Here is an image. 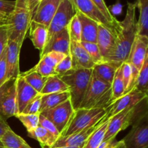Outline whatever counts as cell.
<instances>
[{
    "mask_svg": "<svg viewBox=\"0 0 148 148\" xmlns=\"http://www.w3.org/2000/svg\"><path fill=\"white\" fill-rule=\"evenodd\" d=\"M2 148H32L27 142L10 129L0 138Z\"/></svg>",
    "mask_w": 148,
    "mask_h": 148,
    "instance_id": "cell-29",
    "label": "cell"
},
{
    "mask_svg": "<svg viewBox=\"0 0 148 148\" xmlns=\"http://www.w3.org/2000/svg\"><path fill=\"white\" fill-rule=\"evenodd\" d=\"M54 148H81L79 147H68V146H64V147H58Z\"/></svg>",
    "mask_w": 148,
    "mask_h": 148,
    "instance_id": "cell-51",
    "label": "cell"
},
{
    "mask_svg": "<svg viewBox=\"0 0 148 148\" xmlns=\"http://www.w3.org/2000/svg\"><path fill=\"white\" fill-rule=\"evenodd\" d=\"M32 69L36 71V72H38L40 75L45 77H49L52 76V75H57L56 72H55L54 68L51 67L50 66L44 63L41 59H40L38 63Z\"/></svg>",
    "mask_w": 148,
    "mask_h": 148,
    "instance_id": "cell-41",
    "label": "cell"
},
{
    "mask_svg": "<svg viewBox=\"0 0 148 148\" xmlns=\"http://www.w3.org/2000/svg\"><path fill=\"white\" fill-rule=\"evenodd\" d=\"M117 69L118 68L107 62H102L95 64L92 68V73L100 80L111 85Z\"/></svg>",
    "mask_w": 148,
    "mask_h": 148,
    "instance_id": "cell-24",
    "label": "cell"
},
{
    "mask_svg": "<svg viewBox=\"0 0 148 148\" xmlns=\"http://www.w3.org/2000/svg\"><path fill=\"white\" fill-rule=\"evenodd\" d=\"M111 103V85L92 74L89 85L79 108H107Z\"/></svg>",
    "mask_w": 148,
    "mask_h": 148,
    "instance_id": "cell-5",
    "label": "cell"
},
{
    "mask_svg": "<svg viewBox=\"0 0 148 148\" xmlns=\"http://www.w3.org/2000/svg\"><path fill=\"white\" fill-rule=\"evenodd\" d=\"M70 43L71 39L67 26L48 40L44 49L40 53V57L50 51L60 52L67 56L70 53Z\"/></svg>",
    "mask_w": 148,
    "mask_h": 148,
    "instance_id": "cell-13",
    "label": "cell"
},
{
    "mask_svg": "<svg viewBox=\"0 0 148 148\" xmlns=\"http://www.w3.org/2000/svg\"><path fill=\"white\" fill-rule=\"evenodd\" d=\"M121 140L124 148L148 147V114L136 121Z\"/></svg>",
    "mask_w": 148,
    "mask_h": 148,
    "instance_id": "cell-10",
    "label": "cell"
},
{
    "mask_svg": "<svg viewBox=\"0 0 148 148\" xmlns=\"http://www.w3.org/2000/svg\"><path fill=\"white\" fill-rule=\"evenodd\" d=\"M38 94L39 92L30 86L20 75L17 78L16 83V98L18 114H22L27 104L33 101Z\"/></svg>",
    "mask_w": 148,
    "mask_h": 148,
    "instance_id": "cell-19",
    "label": "cell"
},
{
    "mask_svg": "<svg viewBox=\"0 0 148 148\" xmlns=\"http://www.w3.org/2000/svg\"><path fill=\"white\" fill-rule=\"evenodd\" d=\"M72 69H92L95 63L91 59L81 42L71 40L70 53Z\"/></svg>",
    "mask_w": 148,
    "mask_h": 148,
    "instance_id": "cell-18",
    "label": "cell"
},
{
    "mask_svg": "<svg viewBox=\"0 0 148 148\" xmlns=\"http://www.w3.org/2000/svg\"><path fill=\"white\" fill-rule=\"evenodd\" d=\"M7 50V49H6ZM6 50L0 58V87L7 81V66H6Z\"/></svg>",
    "mask_w": 148,
    "mask_h": 148,
    "instance_id": "cell-45",
    "label": "cell"
},
{
    "mask_svg": "<svg viewBox=\"0 0 148 148\" xmlns=\"http://www.w3.org/2000/svg\"><path fill=\"white\" fill-rule=\"evenodd\" d=\"M20 76L23 77L25 81L39 93L43 89L47 79V77H43L33 69H30L24 73H20Z\"/></svg>",
    "mask_w": 148,
    "mask_h": 148,
    "instance_id": "cell-30",
    "label": "cell"
},
{
    "mask_svg": "<svg viewBox=\"0 0 148 148\" xmlns=\"http://www.w3.org/2000/svg\"><path fill=\"white\" fill-rule=\"evenodd\" d=\"M55 72L58 76L61 77L72 69V59L70 55H67L65 56L54 68Z\"/></svg>",
    "mask_w": 148,
    "mask_h": 148,
    "instance_id": "cell-40",
    "label": "cell"
},
{
    "mask_svg": "<svg viewBox=\"0 0 148 148\" xmlns=\"http://www.w3.org/2000/svg\"><path fill=\"white\" fill-rule=\"evenodd\" d=\"M39 127H43V129H45L46 130H47L49 132H50L51 134H53L54 136H56V137L59 138L61 136L60 133L59 132V131L57 130V129L56 128L53 124L52 122H51L49 120H48L46 117H44L43 116H42L40 114V116H39Z\"/></svg>",
    "mask_w": 148,
    "mask_h": 148,
    "instance_id": "cell-43",
    "label": "cell"
},
{
    "mask_svg": "<svg viewBox=\"0 0 148 148\" xmlns=\"http://www.w3.org/2000/svg\"><path fill=\"white\" fill-rule=\"evenodd\" d=\"M27 134L30 137L37 140L40 143L41 148H52L56 140L59 139L39 126L32 132H27Z\"/></svg>",
    "mask_w": 148,
    "mask_h": 148,
    "instance_id": "cell-26",
    "label": "cell"
},
{
    "mask_svg": "<svg viewBox=\"0 0 148 148\" xmlns=\"http://www.w3.org/2000/svg\"><path fill=\"white\" fill-rule=\"evenodd\" d=\"M8 41V27L5 23L0 25V58L7 49Z\"/></svg>",
    "mask_w": 148,
    "mask_h": 148,
    "instance_id": "cell-42",
    "label": "cell"
},
{
    "mask_svg": "<svg viewBox=\"0 0 148 148\" xmlns=\"http://www.w3.org/2000/svg\"><path fill=\"white\" fill-rule=\"evenodd\" d=\"M7 16L6 15V14L0 12V19H7Z\"/></svg>",
    "mask_w": 148,
    "mask_h": 148,
    "instance_id": "cell-50",
    "label": "cell"
},
{
    "mask_svg": "<svg viewBox=\"0 0 148 148\" xmlns=\"http://www.w3.org/2000/svg\"><path fill=\"white\" fill-rule=\"evenodd\" d=\"M147 48L148 36L137 35L126 62L134 65L140 70L144 64L145 59L148 56Z\"/></svg>",
    "mask_w": 148,
    "mask_h": 148,
    "instance_id": "cell-17",
    "label": "cell"
},
{
    "mask_svg": "<svg viewBox=\"0 0 148 148\" xmlns=\"http://www.w3.org/2000/svg\"><path fill=\"white\" fill-rule=\"evenodd\" d=\"M77 10L97 23L105 26L116 38L121 29H118L108 21L91 0H72Z\"/></svg>",
    "mask_w": 148,
    "mask_h": 148,
    "instance_id": "cell-11",
    "label": "cell"
},
{
    "mask_svg": "<svg viewBox=\"0 0 148 148\" xmlns=\"http://www.w3.org/2000/svg\"><path fill=\"white\" fill-rule=\"evenodd\" d=\"M108 10H109L111 15L114 16V17L115 15H119L122 12V5L120 2H117L116 4L108 7Z\"/></svg>",
    "mask_w": 148,
    "mask_h": 148,
    "instance_id": "cell-47",
    "label": "cell"
},
{
    "mask_svg": "<svg viewBox=\"0 0 148 148\" xmlns=\"http://www.w3.org/2000/svg\"><path fill=\"white\" fill-rule=\"evenodd\" d=\"M147 98H145L133 108L124 110L111 117L103 141L116 138L120 132L132 126L136 121L147 114Z\"/></svg>",
    "mask_w": 148,
    "mask_h": 148,
    "instance_id": "cell-3",
    "label": "cell"
},
{
    "mask_svg": "<svg viewBox=\"0 0 148 148\" xmlns=\"http://www.w3.org/2000/svg\"><path fill=\"white\" fill-rule=\"evenodd\" d=\"M91 1L95 4V5L98 7V10L101 12V13L110 23H111L118 29H121V22L117 20L115 17L111 15L108 10V7L106 6L104 0H91Z\"/></svg>",
    "mask_w": 148,
    "mask_h": 148,
    "instance_id": "cell-34",
    "label": "cell"
},
{
    "mask_svg": "<svg viewBox=\"0 0 148 148\" xmlns=\"http://www.w3.org/2000/svg\"><path fill=\"white\" fill-rule=\"evenodd\" d=\"M77 16L81 25V42L95 43L97 41L98 23L88 18L77 10Z\"/></svg>",
    "mask_w": 148,
    "mask_h": 148,
    "instance_id": "cell-21",
    "label": "cell"
},
{
    "mask_svg": "<svg viewBox=\"0 0 148 148\" xmlns=\"http://www.w3.org/2000/svg\"><path fill=\"white\" fill-rule=\"evenodd\" d=\"M108 113L107 108H78L75 110L74 115L66 130L61 136H67L74 133L92 127L101 121ZM60 136V137H61Z\"/></svg>",
    "mask_w": 148,
    "mask_h": 148,
    "instance_id": "cell-6",
    "label": "cell"
},
{
    "mask_svg": "<svg viewBox=\"0 0 148 148\" xmlns=\"http://www.w3.org/2000/svg\"><path fill=\"white\" fill-rule=\"evenodd\" d=\"M140 16L137 22V35L148 36V0H136Z\"/></svg>",
    "mask_w": 148,
    "mask_h": 148,
    "instance_id": "cell-25",
    "label": "cell"
},
{
    "mask_svg": "<svg viewBox=\"0 0 148 148\" xmlns=\"http://www.w3.org/2000/svg\"><path fill=\"white\" fill-rule=\"evenodd\" d=\"M69 98H70L69 92H61L42 95L40 113L46 110L54 108Z\"/></svg>",
    "mask_w": 148,
    "mask_h": 148,
    "instance_id": "cell-27",
    "label": "cell"
},
{
    "mask_svg": "<svg viewBox=\"0 0 148 148\" xmlns=\"http://www.w3.org/2000/svg\"><path fill=\"white\" fill-rule=\"evenodd\" d=\"M16 1H10V0H0V12L10 15L14 10L15 7Z\"/></svg>",
    "mask_w": 148,
    "mask_h": 148,
    "instance_id": "cell-44",
    "label": "cell"
},
{
    "mask_svg": "<svg viewBox=\"0 0 148 148\" xmlns=\"http://www.w3.org/2000/svg\"><path fill=\"white\" fill-rule=\"evenodd\" d=\"M121 71V76H122L123 82H124V94L130 91V85L132 81V66L130 63L127 62H124L120 66Z\"/></svg>",
    "mask_w": 148,
    "mask_h": 148,
    "instance_id": "cell-38",
    "label": "cell"
},
{
    "mask_svg": "<svg viewBox=\"0 0 148 148\" xmlns=\"http://www.w3.org/2000/svg\"><path fill=\"white\" fill-rule=\"evenodd\" d=\"M0 148H2V147H1V143H0Z\"/></svg>",
    "mask_w": 148,
    "mask_h": 148,
    "instance_id": "cell-53",
    "label": "cell"
},
{
    "mask_svg": "<svg viewBox=\"0 0 148 148\" xmlns=\"http://www.w3.org/2000/svg\"><path fill=\"white\" fill-rule=\"evenodd\" d=\"M41 94L39 93L34 99L30 101L23 110V114H40L41 106Z\"/></svg>",
    "mask_w": 148,
    "mask_h": 148,
    "instance_id": "cell-39",
    "label": "cell"
},
{
    "mask_svg": "<svg viewBox=\"0 0 148 148\" xmlns=\"http://www.w3.org/2000/svg\"><path fill=\"white\" fill-rule=\"evenodd\" d=\"M77 14V9L72 0H62L48 27V40L69 25Z\"/></svg>",
    "mask_w": 148,
    "mask_h": 148,
    "instance_id": "cell-8",
    "label": "cell"
},
{
    "mask_svg": "<svg viewBox=\"0 0 148 148\" xmlns=\"http://www.w3.org/2000/svg\"><path fill=\"white\" fill-rule=\"evenodd\" d=\"M29 36L36 49L43 51L48 40V27L43 25L31 22L30 23Z\"/></svg>",
    "mask_w": 148,
    "mask_h": 148,
    "instance_id": "cell-22",
    "label": "cell"
},
{
    "mask_svg": "<svg viewBox=\"0 0 148 148\" xmlns=\"http://www.w3.org/2000/svg\"><path fill=\"white\" fill-rule=\"evenodd\" d=\"M135 3L128 2L126 16L121 22V30L116 36L115 49L107 63L119 68L128 59L132 46L137 36Z\"/></svg>",
    "mask_w": 148,
    "mask_h": 148,
    "instance_id": "cell-1",
    "label": "cell"
},
{
    "mask_svg": "<svg viewBox=\"0 0 148 148\" xmlns=\"http://www.w3.org/2000/svg\"><path fill=\"white\" fill-rule=\"evenodd\" d=\"M110 119L111 118L107 116L106 114V116L100 121L97 128L87 140L82 148H98L99 147L100 144L103 141Z\"/></svg>",
    "mask_w": 148,
    "mask_h": 148,
    "instance_id": "cell-23",
    "label": "cell"
},
{
    "mask_svg": "<svg viewBox=\"0 0 148 148\" xmlns=\"http://www.w3.org/2000/svg\"><path fill=\"white\" fill-rule=\"evenodd\" d=\"M21 48L18 43L9 40L6 50L7 80L17 79L20 75V53Z\"/></svg>",
    "mask_w": 148,
    "mask_h": 148,
    "instance_id": "cell-16",
    "label": "cell"
},
{
    "mask_svg": "<svg viewBox=\"0 0 148 148\" xmlns=\"http://www.w3.org/2000/svg\"><path fill=\"white\" fill-rule=\"evenodd\" d=\"M92 74V69H71L60 77L69 87L70 101L75 110H77L82 103Z\"/></svg>",
    "mask_w": 148,
    "mask_h": 148,
    "instance_id": "cell-4",
    "label": "cell"
},
{
    "mask_svg": "<svg viewBox=\"0 0 148 148\" xmlns=\"http://www.w3.org/2000/svg\"><path fill=\"white\" fill-rule=\"evenodd\" d=\"M12 12L7 16L6 24L8 27L9 40L18 43L22 47L29 31L32 15L29 11L27 0H15Z\"/></svg>",
    "mask_w": 148,
    "mask_h": 148,
    "instance_id": "cell-2",
    "label": "cell"
},
{
    "mask_svg": "<svg viewBox=\"0 0 148 148\" xmlns=\"http://www.w3.org/2000/svg\"><path fill=\"white\" fill-rule=\"evenodd\" d=\"M70 39L72 41L81 42V25L77 14L72 19L68 25Z\"/></svg>",
    "mask_w": 148,
    "mask_h": 148,
    "instance_id": "cell-35",
    "label": "cell"
},
{
    "mask_svg": "<svg viewBox=\"0 0 148 148\" xmlns=\"http://www.w3.org/2000/svg\"><path fill=\"white\" fill-rule=\"evenodd\" d=\"M116 43V36L105 26L98 25L96 43L103 62H107L111 57L115 49Z\"/></svg>",
    "mask_w": 148,
    "mask_h": 148,
    "instance_id": "cell-15",
    "label": "cell"
},
{
    "mask_svg": "<svg viewBox=\"0 0 148 148\" xmlns=\"http://www.w3.org/2000/svg\"><path fill=\"white\" fill-rule=\"evenodd\" d=\"M146 97H147V94L143 93L134 88L130 92L124 94L122 96L109 104L107 116L111 118L124 110L133 108Z\"/></svg>",
    "mask_w": 148,
    "mask_h": 148,
    "instance_id": "cell-12",
    "label": "cell"
},
{
    "mask_svg": "<svg viewBox=\"0 0 148 148\" xmlns=\"http://www.w3.org/2000/svg\"><path fill=\"white\" fill-rule=\"evenodd\" d=\"M124 82L121 76V67H119L114 75L112 84H111V102L119 98L124 94Z\"/></svg>",
    "mask_w": 148,
    "mask_h": 148,
    "instance_id": "cell-31",
    "label": "cell"
},
{
    "mask_svg": "<svg viewBox=\"0 0 148 148\" xmlns=\"http://www.w3.org/2000/svg\"><path fill=\"white\" fill-rule=\"evenodd\" d=\"M61 92H69V87L60 77L58 75H52L47 77L40 94L47 95Z\"/></svg>",
    "mask_w": 148,
    "mask_h": 148,
    "instance_id": "cell-28",
    "label": "cell"
},
{
    "mask_svg": "<svg viewBox=\"0 0 148 148\" xmlns=\"http://www.w3.org/2000/svg\"><path fill=\"white\" fill-rule=\"evenodd\" d=\"M98 148H124L122 140L117 141L116 138L103 141Z\"/></svg>",
    "mask_w": 148,
    "mask_h": 148,
    "instance_id": "cell-46",
    "label": "cell"
},
{
    "mask_svg": "<svg viewBox=\"0 0 148 148\" xmlns=\"http://www.w3.org/2000/svg\"><path fill=\"white\" fill-rule=\"evenodd\" d=\"M17 79L7 80L0 87V119L7 121L18 114L16 98Z\"/></svg>",
    "mask_w": 148,
    "mask_h": 148,
    "instance_id": "cell-7",
    "label": "cell"
},
{
    "mask_svg": "<svg viewBox=\"0 0 148 148\" xmlns=\"http://www.w3.org/2000/svg\"><path fill=\"white\" fill-rule=\"evenodd\" d=\"M6 20H7V19H0V25L5 23H6Z\"/></svg>",
    "mask_w": 148,
    "mask_h": 148,
    "instance_id": "cell-52",
    "label": "cell"
},
{
    "mask_svg": "<svg viewBox=\"0 0 148 148\" xmlns=\"http://www.w3.org/2000/svg\"><path fill=\"white\" fill-rule=\"evenodd\" d=\"M66 56L64 53L57 51H50L45 53L40 57V59L44 63L50 66L51 67L55 68L56 65Z\"/></svg>",
    "mask_w": 148,
    "mask_h": 148,
    "instance_id": "cell-37",
    "label": "cell"
},
{
    "mask_svg": "<svg viewBox=\"0 0 148 148\" xmlns=\"http://www.w3.org/2000/svg\"><path fill=\"white\" fill-rule=\"evenodd\" d=\"M81 44L84 47V49L88 52V55L91 58L93 62L95 64L101 63L103 62L99 49L95 43H89V42H81Z\"/></svg>",
    "mask_w": 148,
    "mask_h": 148,
    "instance_id": "cell-36",
    "label": "cell"
},
{
    "mask_svg": "<svg viewBox=\"0 0 148 148\" xmlns=\"http://www.w3.org/2000/svg\"><path fill=\"white\" fill-rule=\"evenodd\" d=\"M92 126V127H88L85 130H82L78 132L74 133L67 136H61L56 143H54L52 148L58 147H64V146H68V147H83L87 140L89 139L91 134L93 133L95 129L98 127V124Z\"/></svg>",
    "mask_w": 148,
    "mask_h": 148,
    "instance_id": "cell-20",
    "label": "cell"
},
{
    "mask_svg": "<svg viewBox=\"0 0 148 148\" xmlns=\"http://www.w3.org/2000/svg\"><path fill=\"white\" fill-rule=\"evenodd\" d=\"M62 0H41L32 16L31 22L49 27Z\"/></svg>",
    "mask_w": 148,
    "mask_h": 148,
    "instance_id": "cell-14",
    "label": "cell"
},
{
    "mask_svg": "<svg viewBox=\"0 0 148 148\" xmlns=\"http://www.w3.org/2000/svg\"><path fill=\"white\" fill-rule=\"evenodd\" d=\"M148 56L145 59L144 64L140 69L137 83L134 88L137 90L147 95L148 92Z\"/></svg>",
    "mask_w": 148,
    "mask_h": 148,
    "instance_id": "cell-32",
    "label": "cell"
},
{
    "mask_svg": "<svg viewBox=\"0 0 148 148\" xmlns=\"http://www.w3.org/2000/svg\"><path fill=\"white\" fill-rule=\"evenodd\" d=\"M146 148H148V147H146Z\"/></svg>",
    "mask_w": 148,
    "mask_h": 148,
    "instance_id": "cell-54",
    "label": "cell"
},
{
    "mask_svg": "<svg viewBox=\"0 0 148 148\" xmlns=\"http://www.w3.org/2000/svg\"><path fill=\"white\" fill-rule=\"evenodd\" d=\"M75 111L69 98L54 108L42 111L40 114L53 123L62 134L70 123Z\"/></svg>",
    "mask_w": 148,
    "mask_h": 148,
    "instance_id": "cell-9",
    "label": "cell"
},
{
    "mask_svg": "<svg viewBox=\"0 0 148 148\" xmlns=\"http://www.w3.org/2000/svg\"><path fill=\"white\" fill-rule=\"evenodd\" d=\"M10 129L11 128L7 123V121L0 119V138Z\"/></svg>",
    "mask_w": 148,
    "mask_h": 148,
    "instance_id": "cell-49",
    "label": "cell"
},
{
    "mask_svg": "<svg viewBox=\"0 0 148 148\" xmlns=\"http://www.w3.org/2000/svg\"><path fill=\"white\" fill-rule=\"evenodd\" d=\"M40 1L41 0H27V6H28L29 11H30L32 16H33L35 10L37 8L38 5L40 2Z\"/></svg>",
    "mask_w": 148,
    "mask_h": 148,
    "instance_id": "cell-48",
    "label": "cell"
},
{
    "mask_svg": "<svg viewBox=\"0 0 148 148\" xmlns=\"http://www.w3.org/2000/svg\"><path fill=\"white\" fill-rule=\"evenodd\" d=\"M40 114H20L16 116L22 124L25 127L27 132H32L38 127Z\"/></svg>",
    "mask_w": 148,
    "mask_h": 148,
    "instance_id": "cell-33",
    "label": "cell"
}]
</instances>
